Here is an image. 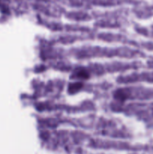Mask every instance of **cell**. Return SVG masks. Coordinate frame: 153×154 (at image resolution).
Instances as JSON below:
<instances>
[{
	"mask_svg": "<svg viewBox=\"0 0 153 154\" xmlns=\"http://www.w3.org/2000/svg\"><path fill=\"white\" fill-rule=\"evenodd\" d=\"M81 87H82V84H80V83H74V84H70V87H69V90L71 93H74V92L80 90Z\"/></svg>",
	"mask_w": 153,
	"mask_h": 154,
	"instance_id": "cell-2",
	"label": "cell"
},
{
	"mask_svg": "<svg viewBox=\"0 0 153 154\" xmlns=\"http://www.w3.org/2000/svg\"><path fill=\"white\" fill-rule=\"evenodd\" d=\"M115 96L118 99H122V100H124L126 98V94L122 90H118L117 91V93L115 94Z\"/></svg>",
	"mask_w": 153,
	"mask_h": 154,
	"instance_id": "cell-3",
	"label": "cell"
},
{
	"mask_svg": "<svg viewBox=\"0 0 153 154\" xmlns=\"http://www.w3.org/2000/svg\"><path fill=\"white\" fill-rule=\"evenodd\" d=\"M76 76L81 79H86L88 78V73L86 70L80 69V70L76 71Z\"/></svg>",
	"mask_w": 153,
	"mask_h": 154,
	"instance_id": "cell-1",
	"label": "cell"
}]
</instances>
